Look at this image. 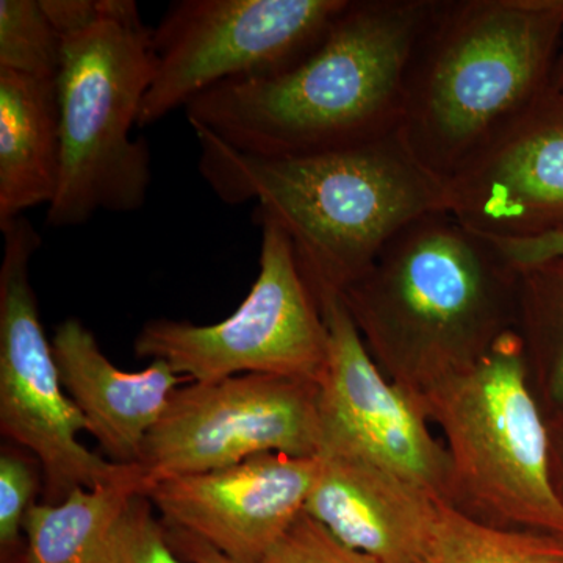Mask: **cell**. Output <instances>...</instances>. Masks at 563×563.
Wrapping results in <instances>:
<instances>
[{
    "label": "cell",
    "instance_id": "obj_13",
    "mask_svg": "<svg viewBox=\"0 0 563 563\" xmlns=\"http://www.w3.org/2000/svg\"><path fill=\"white\" fill-rule=\"evenodd\" d=\"M317 457L262 454L217 472L168 477L146 496L163 525L243 563H262L306 509Z\"/></svg>",
    "mask_w": 563,
    "mask_h": 563
},
{
    "label": "cell",
    "instance_id": "obj_11",
    "mask_svg": "<svg viewBox=\"0 0 563 563\" xmlns=\"http://www.w3.org/2000/svg\"><path fill=\"white\" fill-rule=\"evenodd\" d=\"M320 307L328 325L329 355L318 383V454L365 459L450 506V455L432 431L424 402L385 376L342 296L321 299Z\"/></svg>",
    "mask_w": 563,
    "mask_h": 563
},
{
    "label": "cell",
    "instance_id": "obj_26",
    "mask_svg": "<svg viewBox=\"0 0 563 563\" xmlns=\"http://www.w3.org/2000/svg\"><path fill=\"white\" fill-rule=\"evenodd\" d=\"M550 437V473L555 496L563 506V407L547 413Z\"/></svg>",
    "mask_w": 563,
    "mask_h": 563
},
{
    "label": "cell",
    "instance_id": "obj_14",
    "mask_svg": "<svg viewBox=\"0 0 563 563\" xmlns=\"http://www.w3.org/2000/svg\"><path fill=\"white\" fill-rule=\"evenodd\" d=\"M303 514L340 543L380 563H424L444 504L398 474L321 453Z\"/></svg>",
    "mask_w": 563,
    "mask_h": 563
},
{
    "label": "cell",
    "instance_id": "obj_7",
    "mask_svg": "<svg viewBox=\"0 0 563 563\" xmlns=\"http://www.w3.org/2000/svg\"><path fill=\"white\" fill-rule=\"evenodd\" d=\"M262 225L258 276L239 309L217 324L152 320L136 335L139 357L163 361L192 383L273 374L320 383L329 332L320 303L299 268L290 239Z\"/></svg>",
    "mask_w": 563,
    "mask_h": 563
},
{
    "label": "cell",
    "instance_id": "obj_2",
    "mask_svg": "<svg viewBox=\"0 0 563 563\" xmlns=\"http://www.w3.org/2000/svg\"><path fill=\"white\" fill-rule=\"evenodd\" d=\"M435 0H350L298 65L192 99L190 125L263 157L343 150L399 128L404 79Z\"/></svg>",
    "mask_w": 563,
    "mask_h": 563
},
{
    "label": "cell",
    "instance_id": "obj_10",
    "mask_svg": "<svg viewBox=\"0 0 563 563\" xmlns=\"http://www.w3.org/2000/svg\"><path fill=\"white\" fill-rule=\"evenodd\" d=\"M272 453H320L317 383L242 374L177 388L146 437L139 466L151 487Z\"/></svg>",
    "mask_w": 563,
    "mask_h": 563
},
{
    "label": "cell",
    "instance_id": "obj_8",
    "mask_svg": "<svg viewBox=\"0 0 563 563\" xmlns=\"http://www.w3.org/2000/svg\"><path fill=\"white\" fill-rule=\"evenodd\" d=\"M350 0H181L152 31L154 77L139 128L232 80L265 79L298 65Z\"/></svg>",
    "mask_w": 563,
    "mask_h": 563
},
{
    "label": "cell",
    "instance_id": "obj_15",
    "mask_svg": "<svg viewBox=\"0 0 563 563\" xmlns=\"http://www.w3.org/2000/svg\"><path fill=\"white\" fill-rule=\"evenodd\" d=\"M52 351L63 388L88 422L107 461L139 465L144 442L172 401L179 374L163 361L139 373L117 368L90 329L68 318L55 329Z\"/></svg>",
    "mask_w": 563,
    "mask_h": 563
},
{
    "label": "cell",
    "instance_id": "obj_19",
    "mask_svg": "<svg viewBox=\"0 0 563 563\" xmlns=\"http://www.w3.org/2000/svg\"><path fill=\"white\" fill-rule=\"evenodd\" d=\"M424 563H563V537L496 528L442 506Z\"/></svg>",
    "mask_w": 563,
    "mask_h": 563
},
{
    "label": "cell",
    "instance_id": "obj_27",
    "mask_svg": "<svg viewBox=\"0 0 563 563\" xmlns=\"http://www.w3.org/2000/svg\"><path fill=\"white\" fill-rule=\"evenodd\" d=\"M551 88L563 92V33L561 46H559L558 57H555L553 79H551Z\"/></svg>",
    "mask_w": 563,
    "mask_h": 563
},
{
    "label": "cell",
    "instance_id": "obj_9",
    "mask_svg": "<svg viewBox=\"0 0 563 563\" xmlns=\"http://www.w3.org/2000/svg\"><path fill=\"white\" fill-rule=\"evenodd\" d=\"M0 231V432L38 459L44 504H58L76 488L109 479L120 465L77 440L88 422L63 388L29 273L38 233L24 217Z\"/></svg>",
    "mask_w": 563,
    "mask_h": 563
},
{
    "label": "cell",
    "instance_id": "obj_16",
    "mask_svg": "<svg viewBox=\"0 0 563 563\" xmlns=\"http://www.w3.org/2000/svg\"><path fill=\"white\" fill-rule=\"evenodd\" d=\"M60 165L57 80L0 69V228L51 206Z\"/></svg>",
    "mask_w": 563,
    "mask_h": 563
},
{
    "label": "cell",
    "instance_id": "obj_3",
    "mask_svg": "<svg viewBox=\"0 0 563 563\" xmlns=\"http://www.w3.org/2000/svg\"><path fill=\"white\" fill-rule=\"evenodd\" d=\"M517 282L492 240L435 211L390 240L342 299L385 376L421 398L515 331Z\"/></svg>",
    "mask_w": 563,
    "mask_h": 563
},
{
    "label": "cell",
    "instance_id": "obj_1",
    "mask_svg": "<svg viewBox=\"0 0 563 563\" xmlns=\"http://www.w3.org/2000/svg\"><path fill=\"white\" fill-rule=\"evenodd\" d=\"M191 129L203 180L221 201L255 202L258 221L279 225L318 303L342 296L407 225L448 211L446 181L418 161L399 128L298 157L250 154Z\"/></svg>",
    "mask_w": 563,
    "mask_h": 563
},
{
    "label": "cell",
    "instance_id": "obj_17",
    "mask_svg": "<svg viewBox=\"0 0 563 563\" xmlns=\"http://www.w3.org/2000/svg\"><path fill=\"white\" fill-rule=\"evenodd\" d=\"M150 490L139 465H120L65 501L35 504L25 518L29 563H111L114 540L133 498Z\"/></svg>",
    "mask_w": 563,
    "mask_h": 563
},
{
    "label": "cell",
    "instance_id": "obj_25",
    "mask_svg": "<svg viewBox=\"0 0 563 563\" xmlns=\"http://www.w3.org/2000/svg\"><path fill=\"white\" fill-rule=\"evenodd\" d=\"M165 528L169 547L185 563H243L233 561V559L222 554L217 548L203 542L190 532L168 528V526H165Z\"/></svg>",
    "mask_w": 563,
    "mask_h": 563
},
{
    "label": "cell",
    "instance_id": "obj_12",
    "mask_svg": "<svg viewBox=\"0 0 563 563\" xmlns=\"http://www.w3.org/2000/svg\"><path fill=\"white\" fill-rule=\"evenodd\" d=\"M444 181L448 211L479 235L563 236V92H544Z\"/></svg>",
    "mask_w": 563,
    "mask_h": 563
},
{
    "label": "cell",
    "instance_id": "obj_22",
    "mask_svg": "<svg viewBox=\"0 0 563 563\" xmlns=\"http://www.w3.org/2000/svg\"><path fill=\"white\" fill-rule=\"evenodd\" d=\"M146 495L133 498L114 540L111 563H185L169 547L166 528Z\"/></svg>",
    "mask_w": 563,
    "mask_h": 563
},
{
    "label": "cell",
    "instance_id": "obj_5",
    "mask_svg": "<svg viewBox=\"0 0 563 563\" xmlns=\"http://www.w3.org/2000/svg\"><path fill=\"white\" fill-rule=\"evenodd\" d=\"M152 77V31L133 0H106L95 24L63 38L60 179L47 210L54 228L85 224L99 211L131 213L146 202L150 147L132 139V129Z\"/></svg>",
    "mask_w": 563,
    "mask_h": 563
},
{
    "label": "cell",
    "instance_id": "obj_18",
    "mask_svg": "<svg viewBox=\"0 0 563 563\" xmlns=\"http://www.w3.org/2000/svg\"><path fill=\"white\" fill-rule=\"evenodd\" d=\"M517 269L515 332L537 398L550 413L563 407V254Z\"/></svg>",
    "mask_w": 563,
    "mask_h": 563
},
{
    "label": "cell",
    "instance_id": "obj_4",
    "mask_svg": "<svg viewBox=\"0 0 563 563\" xmlns=\"http://www.w3.org/2000/svg\"><path fill=\"white\" fill-rule=\"evenodd\" d=\"M563 0H435L404 79V140L433 174L459 168L551 90Z\"/></svg>",
    "mask_w": 563,
    "mask_h": 563
},
{
    "label": "cell",
    "instance_id": "obj_6",
    "mask_svg": "<svg viewBox=\"0 0 563 563\" xmlns=\"http://www.w3.org/2000/svg\"><path fill=\"white\" fill-rule=\"evenodd\" d=\"M421 399L450 455V507L496 528L563 537L547 413L517 332Z\"/></svg>",
    "mask_w": 563,
    "mask_h": 563
},
{
    "label": "cell",
    "instance_id": "obj_21",
    "mask_svg": "<svg viewBox=\"0 0 563 563\" xmlns=\"http://www.w3.org/2000/svg\"><path fill=\"white\" fill-rule=\"evenodd\" d=\"M43 490L38 459L16 443L0 451V563H29L25 518Z\"/></svg>",
    "mask_w": 563,
    "mask_h": 563
},
{
    "label": "cell",
    "instance_id": "obj_23",
    "mask_svg": "<svg viewBox=\"0 0 563 563\" xmlns=\"http://www.w3.org/2000/svg\"><path fill=\"white\" fill-rule=\"evenodd\" d=\"M262 563H380L340 543L302 514Z\"/></svg>",
    "mask_w": 563,
    "mask_h": 563
},
{
    "label": "cell",
    "instance_id": "obj_20",
    "mask_svg": "<svg viewBox=\"0 0 563 563\" xmlns=\"http://www.w3.org/2000/svg\"><path fill=\"white\" fill-rule=\"evenodd\" d=\"M63 40L41 0H0V69L57 80Z\"/></svg>",
    "mask_w": 563,
    "mask_h": 563
},
{
    "label": "cell",
    "instance_id": "obj_24",
    "mask_svg": "<svg viewBox=\"0 0 563 563\" xmlns=\"http://www.w3.org/2000/svg\"><path fill=\"white\" fill-rule=\"evenodd\" d=\"M492 242L498 246L504 257L512 263L515 268L563 254V236H548V239L528 240V242H501V240H492Z\"/></svg>",
    "mask_w": 563,
    "mask_h": 563
}]
</instances>
